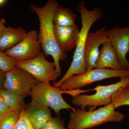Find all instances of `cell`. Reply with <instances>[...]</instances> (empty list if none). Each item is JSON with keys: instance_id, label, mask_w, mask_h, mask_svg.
<instances>
[{"instance_id": "cb8c5ba5", "label": "cell", "mask_w": 129, "mask_h": 129, "mask_svg": "<svg viewBox=\"0 0 129 129\" xmlns=\"http://www.w3.org/2000/svg\"><path fill=\"white\" fill-rule=\"evenodd\" d=\"M6 73L0 70V90L2 89L6 79Z\"/></svg>"}, {"instance_id": "d6986e66", "label": "cell", "mask_w": 129, "mask_h": 129, "mask_svg": "<svg viewBox=\"0 0 129 129\" xmlns=\"http://www.w3.org/2000/svg\"><path fill=\"white\" fill-rule=\"evenodd\" d=\"M20 114L11 112L0 117V129H13L20 117Z\"/></svg>"}, {"instance_id": "ffe728a7", "label": "cell", "mask_w": 129, "mask_h": 129, "mask_svg": "<svg viewBox=\"0 0 129 129\" xmlns=\"http://www.w3.org/2000/svg\"><path fill=\"white\" fill-rule=\"evenodd\" d=\"M17 61L12 57L7 55L0 50V70L7 72L16 66Z\"/></svg>"}, {"instance_id": "4316f807", "label": "cell", "mask_w": 129, "mask_h": 129, "mask_svg": "<svg viewBox=\"0 0 129 129\" xmlns=\"http://www.w3.org/2000/svg\"><path fill=\"white\" fill-rule=\"evenodd\" d=\"M63 129H68L67 128H65V127H64V128H63Z\"/></svg>"}, {"instance_id": "9a60e30c", "label": "cell", "mask_w": 129, "mask_h": 129, "mask_svg": "<svg viewBox=\"0 0 129 129\" xmlns=\"http://www.w3.org/2000/svg\"><path fill=\"white\" fill-rule=\"evenodd\" d=\"M27 33L23 27H6L0 35V50L5 52L15 46L25 38Z\"/></svg>"}, {"instance_id": "277c9868", "label": "cell", "mask_w": 129, "mask_h": 129, "mask_svg": "<svg viewBox=\"0 0 129 129\" xmlns=\"http://www.w3.org/2000/svg\"><path fill=\"white\" fill-rule=\"evenodd\" d=\"M119 81L108 85H98L94 89L95 93L90 95H76L72 103L81 109L86 107L89 111H94L99 106H107L112 103L113 94L122 88L129 85V76L122 77Z\"/></svg>"}, {"instance_id": "5bb4252c", "label": "cell", "mask_w": 129, "mask_h": 129, "mask_svg": "<svg viewBox=\"0 0 129 129\" xmlns=\"http://www.w3.org/2000/svg\"><path fill=\"white\" fill-rule=\"evenodd\" d=\"M94 68L108 69L115 71L123 70L117 52L108 41L103 44Z\"/></svg>"}, {"instance_id": "3957f363", "label": "cell", "mask_w": 129, "mask_h": 129, "mask_svg": "<svg viewBox=\"0 0 129 129\" xmlns=\"http://www.w3.org/2000/svg\"><path fill=\"white\" fill-rule=\"evenodd\" d=\"M111 103L94 111H86L85 109H75L70 115L68 129H87L109 122H120L125 115L115 111Z\"/></svg>"}, {"instance_id": "6da1fadb", "label": "cell", "mask_w": 129, "mask_h": 129, "mask_svg": "<svg viewBox=\"0 0 129 129\" xmlns=\"http://www.w3.org/2000/svg\"><path fill=\"white\" fill-rule=\"evenodd\" d=\"M58 3L55 0H49L42 7L33 5L30 7L32 11L36 13L39 21V40L45 56L53 57L57 70L61 74L60 61L66 59L67 55L62 53L58 46L55 39L53 17Z\"/></svg>"}, {"instance_id": "9c48e42d", "label": "cell", "mask_w": 129, "mask_h": 129, "mask_svg": "<svg viewBox=\"0 0 129 129\" xmlns=\"http://www.w3.org/2000/svg\"><path fill=\"white\" fill-rule=\"evenodd\" d=\"M42 49L38 32L32 30L27 32L22 41L5 53L17 62L24 61L36 57L41 53Z\"/></svg>"}, {"instance_id": "e0dca14e", "label": "cell", "mask_w": 129, "mask_h": 129, "mask_svg": "<svg viewBox=\"0 0 129 129\" xmlns=\"http://www.w3.org/2000/svg\"><path fill=\"white\" fill-rule=\"evenodd\" d=\"M77 18V15L71 9L59 5L53 15V24L62 27L73 26L76 24Z\"/></svg>"}, {"instance_id": "603a6c76", "label": "cell", "mask_w": 129, "mask_h": 129, "mask_svg": "<svg viewBox=\"0 0 129 129\" xmlns=\"http://www.w3.org/2000/svg\"><path fill=\"white\" fill-rule=\"evenodd\" d=\"M10 112H11V111L0 95V117L4 116Z\"/></svg>"}, {"instance_id": "484cf974", "label": "cell", "mask_w": 129, "mask_h": 129, "mask_svg": "<svg viewBox=\"0 0 129 129\" xmlns=\"http://www.w3.org/2000/svg\"><path fill=\"white\" fill-rule=\"evenodd\" d=\"M6 1L5 0H0V6H1L3 4H5Z\"/></svg>"}, {"instance_id": "7402d4cb", "label": "cell", "mask_w": 129, "mask_h": 129, "mask_svg": "<svg viewBox=\"0 0 129 129\" xmlns=\"http://www.w3.org/2000/svg\"><path fill=\"white\" fill-rule=\"evenodd\" d=\"M13 129H35L26 117L24 109L21 112L20 117Z\"/></svg>"}, {"instance_id": "4fadbf2b", "label": "cell", "mask_w": 129, "mask_h": 129, "mask_svg": "<svg viewBox=\"0 0 129 129\" xmlns=\"http://www.w3.org/2000/svg\"><path fill=\"white\" fill-rule=\"evenodd\" d=\"M25 115L35 129H41L52 117L50 108L32 99L24 109Z\"/></svg>"}, {"instance_id": "7a4b0ae2", "label": "cell", "mask_w": 129, "mask_h": 129, "mask_svg": "<svg viewBox=\"0 0 129 129\" xmlns=\"http://www.w3.org/2000/svg\"><path fill=\"white\" fill-rule=\"evenodd\" d=\"M84 2L81 1L77 7L81 18L82 27L80 31L73 61L64 76L54 84L53 86L55 88H59L63 82L71 76L82 74L87 72L84 59L86 39L91 26L96 21L102 17L103 14L97 7L91 10H88Z\"/></svg>"}, {"instance_id": "8992f818", "label": "cell", "mask_w": 129, "mask_h": 129, "mask_svg": "<svg viewBox=\"0 0 129 129\" xmlns=\"http://www.w3.org/2000/svg\"><path fill=\"white\" fill-rule=\"evenodd\" d=\"M62 91L59 88H56L50 83L39 82L30 92L32 99L54 111L57 115H60L62 109L75 110L73 107L65 101L62 97Z\"/></svg>"}, {"instance_id": "5b68a950", "label": "cell", "mask_w": 129, "mask_h": 129, "mask_svg": "<svg viewBox=\"0 0 129 129\" xmlns=\"http://www.w3.org/2000/svg\"><path fill=\"white\" fill-rule=\"evenodd\" d=\"M129 76V70L115 71L108 69L94 68L67 79L59 87L62 92L82 88L94 82L111 78Z\"/></svg>"}, {"instance_id": "44dd1931", "label": "cell", "mask_w": 129, "mask_h": 129, "mask_svg": "<svg viewBox=\"0 0 129 129\" xmlns=\"http://www.w3.org/2000/svg\"><path fill=\"white\" fill-rule=\"evenodd\" d=\"M64 127V120L60 115L52 117L47 121L41 129H63Z\"/></svg>"}, {"instance_id": "ba28073f", "label": "cell", "mask_w": 129, "mask_h": 129, "mask_svg": "<svg viewBox=\"0 0 129 129\" xmlns=\"http://www.w3.org/2000/svg\"><path fill=\"white\" fill-rule=\"evenodd\" d=\"M38 83L39 81L27 72L15 66L6 73L3 88L25 97L30 95V91Z\"/></svg>"}, {"instance_id": "7c38bea8", "label": "cell", "mask_w": 129, "mask_h": 129, "mask_svg": "<svg viewBox=\"0 0 129 129\" xmlns=\"http://www.w3.org/2000/svg\"><path fill=\"white\" fill-rule=\"evenodd\" d=\"M80 31L76 24L70 27H62L54 24L55 39L62 53L66 54L67 52L76 48Z\"/></svg>"}, {"instance_id": "8fae6325", "label": "cell", "mask_w": 129, "mask_h": 129, "mask_svg": "<svg viewBox=\"0 0 129 129\" xmlns=\"http://www.w3.org/2000/svg\"><path fill=\"white\" fill-rule=\"evenodd\" d=\"M108 41L107 30L104 27L88 34L85 47L84 59L87 71L94 68L99 54V47Z\"/></svg>"}, {"instance_id": "d4e9b609", "label": "cell", "mask_w": 129, "mask_h": 129, "mask_svg": "<svg viewBox=\"0 0 129 129\" xmlns=\"http://www.w3.org/2000/svg\"><path fill=\"white\" fill-rule=\"evenodd\" d=\"M5 22L6 21L4 19L0 18V35L6 27L5 25Z\"/></svg>"}, {"instance_id": "ac0fdd59", "label": "cell", "mask_w": 129, "mask_h": 129, "mask_svg": "<svg viewBox=\"0 0 129 129\" xmlns=\"http://www.w3.org/2000/svg\"><path fill=\"white\" fill-rule=\"evenodd\" d=\"M112 103L115 109L129 106V85L121 88L113 94Z\"/></svg>"}, {"instance_id": "30bf717a", "label": "cell", "mask_w": 129, "mask_h": 129, "mask_svg": "<svg viewBox=\"0 0 129 129\" xmlns=\"http://www.w3.org/2000/svg\"><path fill=\"white\" fill-rule=\"evenodd\" d=\"M108 41L115 49L122 70H129L127 55L129 52V25L125 28L115 27L107 30Z\"/></svg>"}, {"instance_id": "52a82bcc", "label": "cell", "mask_w": 129, "mask_h": 129, "mask_svg": "<svg viewBox=\"0 0 129 129\" xmlns=\"http://www.w3.org/2000/svg\"><path fill=\"white\" fill-rule=\"evenodd\" d=\"M45 56L43 52L31 60L17 62L16 66L27 72L39 82L49 83L51 81L55 80L61 74L56 70L54 62L49 61Z\"/></svg>"}, {"instance_id": "2e32d148", "label": "cell", "mask_w": 129, "mask_h": 129, "mask_svg": "<svg viewBox=\"0 0 129 129\" xmlns=\"http://www.w3.org/2000/svg\"><path fill=\"white\" fill-rule=\"evenodd\" d=\"M0 95L11 112L21 114L26 107L25 97L22 95L3 88L0 90Z\"/></svg>"}]
</instances>
